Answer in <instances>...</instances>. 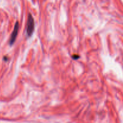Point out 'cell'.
<instances>
[{"instance_id": "cell-1", "label": "cell", "mask_w": 123, "mask_h": 123, "mask_svg": "<svg viewBox=\"0 0 123 123\" xmlns=\"http://www.w3.org/2000/svg\"><path fill=\"white\" fill-rule=\"evenodd\" d=\"M34 30V20L31 14H29L26 24V33L29 37L32 34Z\"/></svg>"}, {"instance_id": "cell-2", "label": "cell", "mask_w": 123, "mask_h": 123, "mask_svg": "<svg viewBox=\"0 0 123 123\" xmlns=\"http://www.w3.org/2000/svg\"><path fill=\"white\" fill-rule=\"evenodd\" d=\"M18 30H19V23H18V22H17L16 23L15 26H14V30H13L12 35H11L9 43L10 45H12L14 43V42H15L16 39V37L18 36Z\"/></svg>"}]
</instances>
